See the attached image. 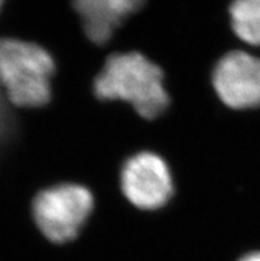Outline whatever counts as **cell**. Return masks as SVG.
Instances as JSON below:
<instances>
[{
	"label": "cell",
	"mask_w": 260,
	"mask_h": 261,
	"mask_svg": "<svg viewBox=\"0 0 260 261\" xmlns=\"http://www.w3.org/2000/svg\"><path fill=\"white\" fill-rule=\"evenodd\" d=\"M93 93L100 101L129 103L145 119L158 118L170 105L163 70L139 52L110 55L96 76Z\"/></svg>",
	"instance_id": "cell-1"
},
{
	"label": "cell",
	"mask_w": 260,
	"mask_h": 261,
	"mask_svg": "<svg viewBox=\"0 0 260 261\" xmlns=\"http://www.w3.org/2000/svg\"><path fill=\"white\" fill-rule=\"evenodd\" d=\"M56 64L36 43L0 40V84L11 103L23 109L43 108L52 98Z\"/></svg>",
	"instance_id": "cell-2"
},
{
	"label": "cell",
	"mask_w": 260,
	"mask_h": 261,
	"mask_svg": "<svg viewBox=\"0 0 260 261\" xmlns=\"http://www.w3.org/2000/svg\"><path fill=\"white\" fill-rule=\"evenodd\" d=\"M94 208L89 189L63 183L44 189L32 202V218L41 235L53 244H65L77 238Z\"/></svg>",
	"instance_id": "cell-3"
},
{
	"label": "cell",
	"mask_w": 260,
	"mask_h": 261,
	"mask_svg": "<svg viewBox=\"0 0 260 261\" xmlns=\"http://www.w3.org/2000/svg\"><path fill=\"white\" fill-rule=\"evenodd\" d=\"M120 185L128 202L142 211L162 208L174 195V179L169 165L150 151L137 152L124 163Z\"/></svg>",
	"instance_id": "cell-4"
},
{
	"label": "cell",
	"mask_w": 260,
	"mask_h": 261,
	"mask_svg": "<svg viewBox=\"0 0 260 261\" xmlns=\"http://www.w3.org/2000/svg\"><path fill=\"white\" fill-rule=\"evenodd\" d=\"M211 83L218 98L235 110L260 106V59L231 50L218 60Z\"/></svg>",
	"instance_id": "cell-5"
},
{
	"label": "cell",
	"mask_w": 260,
	"mask_h": 261,
	"mask_svg": "<svg viewBox=\"0 0 260 261\" xmlns=\"http://www.w3.org/2000/svg\"><path fill=\"white\" fill-rule=\"evenodd\" d=\"M146 0H72L81 25L96 45L112 39L121 24L144 7Z\"/></svg>",
	"instance_id": "cell-6"
},
{
	"label": "cell",
	"mask_w": 260,
	"mask_h": 261,
	"mask_svg": "<svg viewBox=\"0 0 260 261\" xmlns=\"http://www.w3.org/2000/svg\"><path fill=\"white\" fill-rule=\"evenodd\" d=\"M228 13L235 35L246 44L260 46V0H232Z\"/></svg>",
	"instance_id": "cell-7"
},
{
	"label": "cell",
	"mask_w": 260,
	"mask_h": 261,
	"mask_svg": "<svg viewBox=\"0 0 260 261\" xmlns=\"http://www.w3.org/2000/svg\"><path fill=\"white\" fill-rule=\"evenodd\" d=\"M239 261H260V252H252L248 255L243 256Z\"/></svg>",
	"instance_id": "cell-8"
},
{
	"label": "cell",
	"mask_w": 260,
	"mask_h": 261,
	"mask_svg": "<svg viewBox=\"0 0 260 261\" xmlns=\"http://www.w3.org/2000/svg\"><path fill=\"white\" fill-rule=\"evenodd\" d=\"M4 2H6V0H0V11H2V8H3Z\"/></svg>",
	"instance_id": "cell-9"
}]
</instances>
